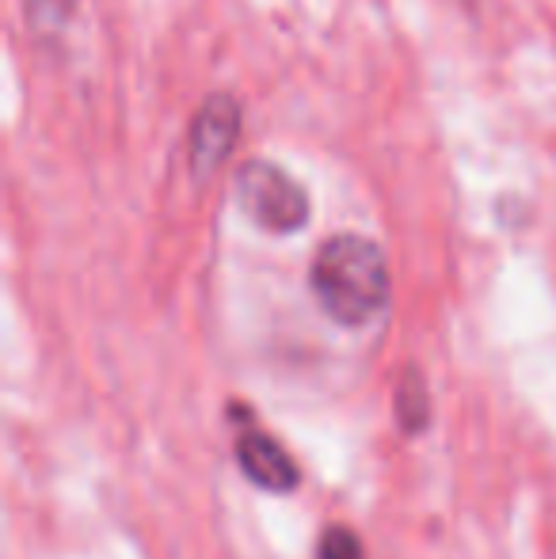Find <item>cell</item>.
<instances>
[{"label": "cell", "mask_w": 556, "mask_h": 559, "mask_svg": "<svg viewBox=\"0 0 556 559\" xmlns=\"http://www.w3.org/2000/svg\"><path fill=\"white\" fill-rule=\"evenodd\" d=\"M309 286L324 317L343 328L370 324L393 294L386 251L358 233H340L320 243L309 266Z\"/></svg>", "instance_id": "cell-1"}, {"label": "cell", "mask_w": 556, "mask_h": 559, "mask_svg": "<svg viewBox=\"0 0 556 559\" xmlns=\"http://www.w3.org/2000/svg\"><path fill=\"white\" fill-rule=\"evenodd\" d=\"M237 206L263 233H297L309 222V194L286 168L271 160H248L237 171Z\"/></svg>", "instance_id": "cell-2"}, {"label": "cell", "mask_w": 556, "mask_h": 559, "mask_svg": "<svg viewBox=\"0 0 556 559\" xmlns=\"http://www.w3.org/2000/svg\"><path fill=\"white\" fill-rule=\"evenodd\" d=\"M240 141V104L225 92L206 96L191 122V138H187V164H191L194 179H210L225 160L233 156Z\"/></svg>", "instance_id": "cell-3"}, {"label": "cell", "mask_w": 556, "mask_h": 559, "mask_svg": "<svg viewBox=\"0 0 556 559\" xmlns=\"http://www.w3.org/2000/svg\"><path fill=\"white\" fill-rule=\"evenodd\" d=\"M237 464L256 487L263 491H275V495H286L297 487V464L294 456L282 449L275 438H268L263 430H245L237 438Z\"/></svg>", "instance_id": "cell-4"}, {"label": "cell", "mask_w": 556, "mask_h": 559, "mask_svg": "<svg viewBox=\"0 0 556 559\" xmlns=\"http://www.w3.org/2000/svg\"><path fill=\"white\" fill-rule=\"evenodd\" d=\"M397 419H401L404 435H419L430 423V396L416 369H404L401 384H397Z\"/></svg>", "instance_id": "cell-5"}, {"label": "cell", "mask_w": 556, "mask_h": 559, "mask_svg": "<svg viewBox=\"0 0 556 559\" xmlns=\"http://www.w3.org/2000/svg\"><path fill=\"white\" fill-rule=\"evenodd\" d=\"M76 12V0H27V23L35 35L58 38Z\"/></svg>", "instance_id": "cell-6"}, {"label": "cell", "mask_w": 556, "mask_h": 559, "mask_svg": "<svg viewBox=\"0 0 556 559\" xmlns=\"http://www.w3.org/2000/svg\"><path fill=\"white\" fill-rule=\"evenodd\" d=\"M317 559H366V556H363L358 537L347 525H332V530H324V537H320Z\"/></svg>", "instance_id": "cell-7"}]
</instances>
